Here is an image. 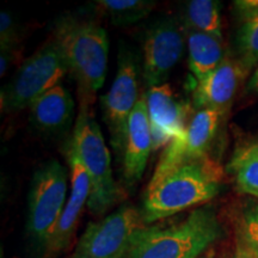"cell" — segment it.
<instances>
[{"mask_svg": "<svg viewBox=\"0 0 258 258\" xmlns=\"http://www.w3.org/2000/svg\"><path fill=\"white\" fill-rule=\"evenodd\" d=\"M250 156H258V140L254 141V143L247 145V146H244L239 148L233 154V157H250Z\"/></svg>", "mask_w": 258, "mask_h": 258, "instance_id": "24", "label": "cell"}, {"mask_svg": "<svg viewBox=\"0 0 258 258\" xmlns=\"http://www.w3.org/2000/svg\"><path fill=\"white\" fill-rule=\"evenodd\" d=\"M246 73L239 60L226 57L220 66L196 82L192 91L194 104L199 110L207 109L225 115Z\"/></svg>", "mask_w": 258, "mask_h": 258, "instance_id": "13", "label": "cell"}, {"mask_svg": "<svg viewBox=\"0 0 258 258\" xmlns=\"http://www.w3.org/2000/svg\"><path fill=\"white\" fill-rule=\"evenodd\" d=\"M70 151L82 161L91 180L88 202L90 213L95 217L104 218L110 209L124 201L127 194L114 178L110 151L98 123L90 114V108H79Z\"/></svg>", "mask_w": 258, "mask_h": 258, "instance_id": "4", "label": "cell"}, {"mask_svg": "<svg viewBox=\"0 0 258 258\" xmlns=\"http://www.w3.org/2000/svg\"><path fill=\"white\" fill-rule=\"evenodd\" d=\"M237 49L239 62L250 72L258 64V11L241 22L237 32Z\"/></svg>", "mask_w": 258, "mask_h": 258, "instance_id": "19", "label": "cell"}, {"mask_svg": "<svg viewBox=\"0 0 258 258\" xmlns=\"http://www.w3.org/2000/svg\"><path fill=\"white\" fill-rule=\"evenodd\" d=\"M237 235L258 258V202H250L244 207L238 220Z\"/></svg>", "mask_w": 258, "mask_h": 258, "instance_id": "21", "label": "cell"}, {"mask_svg": "<svg viewBox=\"0 0 258 258\" xmlns=\"http://www.w3.org/2000/svg\"><path fill=\"white\" fill-rule=\"evenodd\" d=\"M189 69L196 82L213 72L226 59L222 38L185 29Z\"/></svg>", "mask_w": 258, "mask_h": 258, "instance_id": "16", "label": "cell"}, {"mask_svg": "<svg viewBox=\"0 0 258 258\" xmlns=\"http://www.w3.org/2000/svg\"><path fill=\"white\" fill-rule=\"evenodd\" d=\"M200 258H211V256H209V254H203V256L200 257Z\"/></svg>", "mask_w": 258, "mask_h": 258, "instance_id": "26", "label": "cell"}, {"mask_svg": "<svg viewBox=\"0 0 258 258\" xmlns=\"http://www.w3.org/2000/svg\"><path fill=\"white\" fill-rule=\"evenodd\" d=\"M19 43L18 24L9 11L0 14V51L14 54Z\"/></svg>", "mask_w": 258, "mask_h": 258, "instance_id": "22", "label": "cell"}, {"mask_svg": "<svg viewBox=\"0 0 258 258\" xmlns=\"http://www.w3.org/2000/svg\"><path fill=\"white\" fill-rule=\"evenodd\" d=\"M69 72L60 48L51 38L22 62L14 77L2 89V111L16 112L30 109L41 96L60 85Z\"/></svg>", "mask_w": 258, "mask_h": 258, "instance_id": "6", "label": "cell"}, {"mask_svg": "<svg viewBox=\"0 0 258 258\" xmlns=\"http://www.w3.org/2000/svg\"><path fill=\"white\" fill-rule=\"evenodd\" d=\"M251 86H252V88H254L258 91V66H257L256 71H254L252 79H251Z\"/></svg>", "mask_w": 258, "mask_h": 258, "instance_id": "25", "label": "cell"}, {"mask_svg": "<svg viewBox=\"0 0 258 258\" xmlns=\"http://www.w3.org/2000/svg\"><path fill=\"white\" fill-rule=\"evenodd\" d=\"M53 40L76 80L80 106L90 108L108 72L109 38L105 29L90 19L64 15L55 22Z\"/></svg>", "mask_w": 258, "mask_h": 258, "instance_id": "1", "label": "cell"}, {"mask_svg": "<svg viewBox=\"0 0 258 258\" xmlns=\"http://www.w3.org/2000/svg\"><path fill=\"white\" fill-rule=\"evenodd\" d=\"M222 234L214 209L200 207L169 226H143L125 258H200Z\"/></svg>", "mask_w": 258, "mask_h": 258, "instance_id": "3", "label": "cell"}, {"mask_svg": "<svg viewBox=\"0 0 258 258\" xmlns=\"http://www.w3.org/2000/svg\"><path fill=\"white\" fill-rule=\"evenodd\" d=\"M185 30L175 18H163L148 29L144 40V79L148 88L166 84L185 48Z\"/></svg>", "mask_w": 258, "mask_h": 258, "instance_id": "10", "label": "cell"}, {"mask_svg": "<svg viewBox=\"0 0 258 258\" xmlns=\"http://www.w3.org/2000/svg\"><path fill=\"white\" fill-rule=\"evenodd\" d=\"M231 258H257L251 249L244 243L243 239H240L237 235L235 238V247Z\"/></svg>", "mask_w": 258, "mask_h": 258, "instance_id": "23", "label": "cell"}, {"mask_svg": "<svg viewBox=\"0 0 258 258\" xmlns=\"http://www.w3.org/2000/svg\"><path fill=\"white\" fill-rule=\"evenodd\" d=\"M153 150L152 131L148 117L146 95H141L129 117L125 133L122 172L127 185H134L143 178L148 157Z\"/></svg>", "mask_w": 258, "mask_h": 258, "instance_id": "14", "label": "cell"}, {"mask_svg": "<svg viewBox=\"0 0 258 258\" xmlns=\"http://www.w3.org/2000/svg\"><path fill=\"white\" fill-rule=\"evenodd\" d=\"M221 190L220 169L208 158L189 161L148 183L141 215L145 225L212 201Z\"/></svg>", "mask_w": 258, "mask_h": 258, "instance_id": "2", "label": "cell"}, {"mask_svg": "<svg viewBox=\"0 0 258 258\" xmlns=\"http://www.w3.org/2000/svg\"><path fill=\"white\" fill-rule=\"evenodd\" d=\"M143 226L141 212L122 205L101 220L90 222L67 258H125L134 234Z\"/></svg>", "mask_w": 258, "mask_h": 258, "instance_id": "7", "label": "cell"}, {"mask_svg": "<svg viewBox=\"0 0 258 258\" xmlns=\"http://www.w3.org/2000/svg\"><path fill=\"white\" fill-rule=\"evenodd\" d=\"M146 103L153 150L167 146L186 129V106L177 99L169 84L147 90Z\"/></svg>", "mask_w": 258, "mask_h": 258, "instance_id": "12", "label": "cell"}, {"mask_svg": "<svg viewBox=\"0 0 258 258\" xmlns=\"http://www.w3.org/2000/svg\"><path fill=\"white\" fill-rule=\"evenodd\" d=\"M71 167V192L67 198L62 214L48 245L46 256L54 258L69 250L82 217L84 208L88 207L91 192V180L82 161L69 150Z\"/></svg>", "mask_w": 258, "mask_h": 258, "instance_id": "11", "label": "cell"}, {"mask_svg": "<svg viewBox=\"0 0 258 258\" xmlns=\"http://www.w3.org/2000/svg\"><path fill=\"white\" fill-rule=\"evenodd\" d=\"M228 170L234 173L237 189L258 200V156L232 157Z\"/></svg>", "mask_w": 258, "mask_h": 258, "instance_id": "20", "label": "cell"}, {"mask_svg": "<svg viewBox=\"0 0 258 258\" xmlns=\"http://www.w3.org/2000/svg\"><path fill=\"white\" fill-rule=\"evenodd\" d=\"M67 170L51 159L38 166L32 176L28 194L25 230L35 253L46 254L67 201Z\"/></svg>", "mask_w": 258, "mask_h": 258, "instance_id": "5", "label": "cell"}, {"mask_svg": "<svg viewBox=\"0 0 258 258\" xmlns=\"http://www.w3.org/2000/svg\"><path fill=\"white\" fill-rule=\"evenodd\" d=\"M222 116L220 112L207 109L196 111L184 133L165 147L150 182L158 180L182 164L206 159L217 137Z\"/></svg>", "mask_w": 258, "mask_h": 258, "instance_id": "9", "label": "cell"}, {"mask_svg": "<svg viewBox=\"0 0 258 258\" xmlns=\"http://www.w3.org/2000/svg\"><path fill=\"white\" fill-rule=\"evenodd\" d=\"M138 74L137 59L128 48L122 47L118 50L114 82L101 98L103 118L110 133L111 146L120 159L123 154L129 117L140 99Z\"/></svg>", "mask_w": 258, "mask_h": 258, "instance_id": "8", "label": "cell"}, {"mask_svg": "<svg viewBox=\"0 0 258 258\" xmlns=\"http://www.w3.org/2000/svg\"><path fill=\"white\" fill-rule=\"evenodd\" d=\"M76 104L69 90L56 85L30 106V122L46 135H62L74 127Z\"/></svg>", "mask_w": 258, "mask_h": 258, "instance_id": "15", "label": "cell"}, {"mask_svg": "<svg viewBox=\"0 0 258 258\" xmlns=\"http://www.w3.org/2000/svg\"><path fill=\"white\" fill-rule=\"evenodd\" d=\"M185 29L221 37L220 3L214 0H191L185 4Z\"/></svg>", "mask_w": 258, "mask_h": 258, "instance_id": "17", "label": "cell"}, {"mask_svg": "<svg viewBox=\"0 0 258 258\" xmlns=\"http://www.w3.org/2000/svg\"><path fill=\"white\" fill-rule=\"evenodd\" d=\"M156 6L151 0H98L96 8L114 25L122 27L146 18Z\"/></svg>", "mask_w": 258, "mask_h": 258, "instance_id": "18", "label": "cell"}]
</instances>
